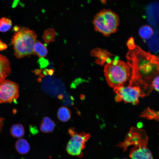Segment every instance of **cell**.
I'll use <instances>...</instances> for the list:
<instances>
[{"mask_svg": "<svg viewBox=\"0 0 159 159\" xmlns=\"http://www.w3.org/2000/svg\"><path fill=\"white\" fill-rule=\"evenodd\" d=\"M128 48L126 58L131 70L129 85L138 86L148 94L152 89L153 79L159 75V57L135 44Z\"/></svg>", "mask_w": 159, "mask_h": 159, "instance_id": "cell-1", "label": "cell"}, {"mask_svg": "<svg viewBox=\"0 0 159 159\" xmlns=\"http://www.w3.org/2000/svg\"><path fill=\"white\" fill-rule=\"evenodd\" d=\"M15 32L11 40L14 54L17 58L34 54V47L37 35L29 28L17 26L14 28Z\"/></svg>", "mask_w": 159, "mask_h": 159, "instance_id": "cell-2", "label": "cell"}, {"mask_svg": "<svg viewBox=\"0 0 159 159\" xmlns=\"http://www.w3.org/2000/svg\"><path fill=\"white\" fill-rule=\"evenodd\" d=\"M130 72L127 64L118 59H111L106 63L104 68L107 82L113 88L124 85L129 78Z\"/></svg>", "mask_w": 159, "mask_h": 159, "instance_id": "cell-3", "label": "cell"}, {"mask_svg": "<svg viewBox=\"0 0 159 159\" xmlns=\"http://www.w3.org/2000/svg\"><path fill=\"white\" fill-rule=\"evenodd\" d=\"M120 18L110 9H103L94 16L92 23L95 30L108 37L117 30Z\"/></svg>", "mask_w": 159, "mask_h": 159, "instance_id": "cell-4", "label": "cell"}, {"mask_svg": "<svg viewBox=\"0 0 159 159\" xmlns=\"http://www.w3.org/2000/svg\"><path fill=\"white\" fill-rule=\"evenodd\" d=\"M113 91L116 94L115 100L116 102L123 101L134 105L139 103L140 97L146 95L143 90L136 86L124 85L113 88Z\"/></svg>", "mask_w": 159, "mask_h": 159, "instance_id": "cell-5", "label": "cell"}, {"mask_svg": "<svg viewBox=\"0 0 159 159\" xmlns=\"http://www.w3.org/2000/svg\"><path fill=\"white\" fill-rule=\"evenodd\" d=\"M68 132L71 138L67 145V152L72 155L82 157L85 143L90 137V134L84 132L77 133L73 127L69 129Z\"/></svg>", "mask_w": 159, "mask_h": 159, "instance_id": "cell-6", "label": "cell"}, {"mask_svg": "<svg viewBox=\"0 0 159 159\" xmlns=\"http://www.w3.org/2000/svg\"><path fill=\"white\" fill-rule=\"evenodd\" d=\"M147 137L143 130L132 127L124 141L120 142L118 146L125 151L128 146L132 145L136 147L147 146Z\"/></svg>", "mask_w": 159, "mask_h": 159, "instance_id": "cell-7", "label": "cell"}, {"mask_svg": "<svg viewBox=\"0 0 159 159\" xmlns=\"http://www.w3.org/2000/svg\"><path fill=\"white\" fill-rule=\"evenodd\" d=\"M19 88L17 84L10 80L0 82V103L16 102L19 97Z\"/></svg>", "mask_w": 159, "mask_h": 159, "instance_id": "cell-8", "label": "cell"}, {"mask_svg": "<svg viewBox=\"0 0 159 159\" xmlns=\"http://www.w3.org/2000/svg\"><path fill=\"white\" fill-rule=\"evenodd\" d=\"M129 156L131 159H153L147 146L133 148L130 152Z\"/></svg>", "mask_w": 159, "mask_h": 159, "instance_id": "cell-9", "label": "cell"}, {"mask_svg": "<svg viewBox=\"0 0 159 159\" xmlns=\"http://www.w3.org/2000/svg\"><path fill=\"white\" fill-rule=\"evenodd\" d=\"M11 72V66L8 59L0 54V82L5 80Z\"/></svg>", "mask_w": 159, "mask_h": 159, "instance_id": "cell-10", "label": "cell"}, {"mask_svg": "<svg viewBox=\"0 0 159 159\" xmlns=\"http://www.w3.org/2000/svg\"><path fill=\"white\" fill-rule=\"evenodd\" d=\"M92 56L96 58V63L100 65H102L105 62L106 63L110 60V57L111 54L106 50L96 48L92 50L91 52Z\"/></svg>", "mask_w": 159, "mask_h": 159, "instance_id": "cell-11", "label": "cell"}, {"mask_svg": "<svg viewBox=\"0 0 159 159\" xmlns=\"http://www.w3.org/2000/svg\"><path fill=\"white\" fill-rule=\"evenodd\" d=\"M147 14L148 21H155L158 22L159 20V4L157 2H153L150 4L147 7Z\"/></svg>", "mask_w": 159, "mask_h": 159, "instance_id": "cell-12", "label": "cell"}, {"mask_svg": "<svg viewBox=\"0 0 159 159\" xmlns=\"http://www.w3.org/2000/svg\"><path fill=\"white\" fill-rule=\"evenodd\" d=\"M55 126L54 121L50 117H46L43 119L40 129L41 132L44 133L52 132Z\"/></svg>", "mask_w": 159, "mask_h": 159, "instance_id": "cell-13", "label": "cell"}, {"mask_svg": "<svg viewBox=\"0 0 159 159\" xmlns=\"http://www.w3.org/2000/svg\"><path fill=\"white\" fill-rule=\"evenodd\" d=\"M15 148L19 153L24 154L29 151L30 147L27 141L24 139H19L15 144Z\"/></svg>", "mask_w": 159, "mask_h": 159, "instance_id": "cell-14", "label": "cell"}, {"mask_svg": "<svg viewBox=\"0 0 159 159\" xmlns=\"http://www.w3.org/2000/svg\"><path fill=\"white\" fill-rule=\"evenodd\" d=\"M10 131L12 136L18 138L22 137L25 134L24 127L20 124H15L12 125Z\"/></svg>", "mask_w": 159, "mask_h": 159, "instance_id": "cell-15", "label": "cell"}, {"mask_svg": "<svg viewBox=\"0 0 159 159\" xmlns=\"http://www.w3.org/2000/svg\"><path fill=\"white\" fill-rule=\"evenodd\" d=\"M57 115L60 120L63 122H66L70 119L71 112L69 109L67 107H62L58 109Z\"/></svg>", "mask_w": 159, "mask_h": 159, "instance_id": "cell-16", "label": "cell"}, {"mask_svg": "<svg viewBox=\"0 0 159 159\" xmlns=\"http://www.w3.org/2000/svg\"><path fill=\"white\" fill-rule=\"evenodd\" d=\"M34 54L42 57H45L47 54V50L45 45L39 41H36L34 47Z\"/></svg>", "mask_w": 159, "mask_h": 159, "instance_id": "cell-17", "label": "cell"}, {"mask_svg": "<svg viewBox=\"0 0 159 159\" xmlns=\"http://www.w3.org/2000/svg\"><path fill=\"white\" fill-rule=\"evenodd\" d=\"M139 33L142 38L147 39L150 38L153 35V31L151 27L148 25H145L140 28Z\"/></svg>", "mask_w": 159, "mask_h": 159, "instance_id": "cell-18", "label": "cell"}, {"mask_svg": "<svg viewBox=\"0 0 159 159\" xmlns=\"http://www.w3.org/2000/svg\"><path fill=\"white\" fill-rule=\"evenodd\" d=\"M12 26L11 20L9 18L3 17L0 18V32H6L9 31Z\"/></svg>", "mask_w": 159, "mask_h": 159, "instance_id": "cell-19", "label": "cell"}, {"mask_svg": "<svg viewBox=\"0 0 159 159\" xmlns=\"http://www.w3.org/2000/svg\"><path fill=\"white\" fill-rule=\"evenodd\" d=\"M55 34V32L53 29H48L45 31L43 38L47 44L54 40Z\"/></svg>", "mask_w": 159, "mask_h": 159, "instance_id": "cell-20", "label": "cell"}, {"mask_svg": "<svg viewBox=\"0 0 159 159\" xmlns=\"http://www.w3.org/2000/svg\"><path fill=\"white\" fill-rule=\"evenodd\" d=\"M152 86L154 89L159 92V75L154 78L152 82Z\"/></svg>", "mask_w": 159, "mask_h": 159, "instance_id": "cell-21", "label": "cell"}, {"mask_svg": "<svg viewBox=\"0 0 159 159\" xmlns=\"http://www.w3.org/2000/svg\"><path fill=\"white\" fill-rule=\"evenodd\" d=\"M7 47V45L3 42L0 39V51L6 49Z\"/></svg>", "mask_w": 159, "mask_h": 159, "instance_id": "cell-22", "label": "cell"}, {"mask_svg": "<svg viewBox=\"0 0 159 159\" xmlns=\"http://www.w3.org/2000/svg\"><path fill=\"white\" fill-rule=\"evenodd\" d=\"M19 1L20 0H14L12 4V7L14 8L17 6L19 2Z\"/></svg>", "mask_w": 159, "mask_h": 159, "instance_id": "cell-23", "label": "cell"}, {"mask_svg": "<svg viewBox=\"0 0 159 159\" xmlns=\"http://www.w3.org/2000/svg\"></svg>", "mask_w": 159, "mask_h": 159, "instance_id": "cell-24", "label": "cell"}]
</instances>
